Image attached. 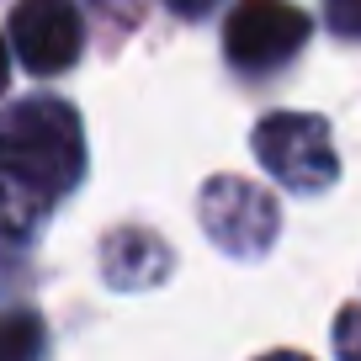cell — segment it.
Wrapping results in <instances>:
<instances>
[{
  "instance_id": "cell-1",
  "label": "cell",
  "mask_w": 361,
  "mask_h": 361,
  "mask_svg": "<svg viewBox=\"0 0 361 361\" xmlns=\"http://www.w3.org/2000/svg\"><path fill=\"white\" fill-rule=\"evenodd\" d=\"M85 170V133L75 106L54 96L16 102L0 117V234H32L48 207Z\"/></svg>"
},
{
  "instance_id": "cell-2",
  "label": "cell",
  "mask_w": 361,
  "mask_h": 361,
  "mask_svg": "<svg viewBox=\"0 0 361 361\" xmlns=\"http://www.w3.org/2000/svg\"><path fill=\"white\" fill-rule=\"evenodd\" d=\"M255 159L293 192H324L340 176L329 123L314 112H276L255 128Z\"/></svg>"
},
{
  "instance_id": "cell-3",
  "label": "cell",
  "mask_w": 361,
  "mask_h": 361,
  "mask_svg": "<svg viewBox=\"0 0 361 361\" xmlns=\"http://www.w3.org/2000/svg\"><path fill=\"white\" fill-rule=\"evenodd\" d=\"M202 228L224 255L234 260H260L276 245L282 213L271 202V192H260L255 180L239 176H213L202 186Z\"/></svg>"
},
{
  "instance_id": "cell-4",
  "label": "cell",
  "mask_w": 361,
  "mask_h": 361,
  "mask_svg": "<svg viewBox=\"0 0 361 361\" xmlns=\"http://www.w3.org/2000/svg\"><path fill=\"white\" fill-rule=\"evenodd\" d=\"M303 43H308V16L287 0H239L224 22L228 64L250 69V75L282 69Z\"/></svg>"
},
{
  "instance_id": "cell-5",
  "label": "cell",
  "mask_w": 361,
  "mask_h": 361,
  "mask_svg": "<svg viewBox=\"0 0 361 361\" xmlns=\"http://www.w3.org/2000/svg\"><path fill=\"white\" fill-rule=\"evenodd\" d=\"M85 27L75 0H16L11 11V54L32 75H64L80 59Z\"/></svg>"
},
{
  "instance_id": "cell-6",
  "label": "cell",
  "mask_w": 361,
  "mask_h": 361,
  "mask_svg": "<svg viewBox=\"0 0 361 361\" xmlns=\"http://www.w3.org/2000/svg\"><path fill=\"white\" fill-rule=\"evenodd\" d=\"M102 266H106V282L112 287H154L159 276H165L170 255L165 245H159L154 234H144V228H123V234H112L102 245Z\"/></svg>"
},
{
  "instance_id": "cell-7",
  "label": "cell",
  "mask_w": 361,
  "mask_h": 361,
  "mask_svg": "<svg viewBox=\"0 0 361 361\" xmlns=\"http://www.w3.org/2000/svg\"><path fill=\"white\" fill-rule=\"evenodd\" d=\"M43 345H48V335H43L37 314H27V308L0 314V361H37Z\"/></svg>"
},
{
  "instance_id": "cell-8",
  "label": "cell",
  "mask_w": 361,
  "mask_h": 361,
  "mask_svg": "<svg viewBox=\"0 0 361 361\" xmlns=\"http://www.w3.org/2000/svg\"><path fill=\"white\" fill-rule=\"evenodd\" d=\"M335 350L340 361H361V308H345L335 319Z\"/></svg>"
},
{
  "instance_id": "cell-9",
  "label": "cell",
  "mask_w": 361,
  "mask_h": 361,
  "mask_svg": "<svg viewBox=\"0 0 361 361\" xmlns=\"http://www.w3.org/2000/svg\"><path fill=\"white\" fill-rule=\"evenodd\" d=\"M329 27L340 37H361V0H335L329 6Z\"/></svg>"
},
{
  "instance_id": "cell-10",
  "label": "cell",
  "mask_w": 361,
  "mask_h": 361,
  "mask_svg": "<svg viewBox=\"0 0 361 361\" xmlns=\"http://www.w3.org/2000/svg\"><path fill=\"white\" fill-rule=\"evenodd\" d=\"M165 6H170L176 16H202V11H213L218 0H165Z\"/></svg>"
},
{
  "instance_id": "cell-11",
  "label": "cell",
  "mask_w": 361,
  "mask_h": 361,
  "mask_svg": "<svg viewBox=\"0 0 361 361\" xmlns=\"http://www.w3.org/2000/svg\"><path fill=\"white\" fill-rule=\"evenodd\" d=\"M6 85H11V48L0 43V90H6Z\"/></svg>"
},
{
  "instance_id": "cell-12",
  "label": "cell",
  "mask_w": 361,
  "mask_h": 361,
  "mask_svg": "<svg viewBox=\"0 0 361 361\" xmlns=\"http://www.w3.org/2000/svg\"><path fill=\"white\" fill-rule=\"evenodd\" d=\"M260 361H308V356H298V350H271V356H260Z\"/></svg>"
}]
</instances>
